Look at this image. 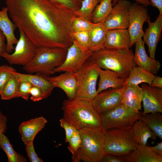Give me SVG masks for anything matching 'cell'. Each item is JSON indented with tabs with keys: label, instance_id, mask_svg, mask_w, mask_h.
Here are the masks:
<instances>
[{
	"label": "cell",
	"instance_id": "6da1fadb",
	"mask_svg": "<svg viewBox=\"0 0 162 162\" xmlns=\"http://www.w3.org/2000/svg\"><path fill=\"white\" fill-rule=\"evenodd\" d=\"M10 17L37 47L67 50L75 11L57 6L49 0H5Z\"/></svg>",
	"mask_w": 162,
	"mask_h": 162
},
{
	"label": "cell",
	"instance_id": "44dd1931",
	"mask_svg": "<svg viewBox=\"0 0 162 162\" xmlns=\"http://www.w3.org/2000/svg\"><path fill=\"white\" fill-rule=\"evenodd\" d=\"M126 83L122 104L128 108L139 111L142 109V89L138 85Z\"/></svg>",
	"mask_w": 162,
	"mask_h": 162
},
{
	"label": "cell",
	"instance_id": "8d00e7d4",
	"mask_svg": "<svg viewBox=\"0 0 162 162\" xmlns=\"http://www.w3.org/2000/svg\"><path fill=\"white\" fill-rule=\"evenodd\" d=\"M49 0L56 5L64 6L74 11H76L80 8L82 0Z\"/></svg>",
	"mask_w": 162,
	"mask_h": 162
},
{
	"label": "cell",
	"instance_id": "f35d334b",
	"mask_svg": "<svg viewBox=\"0 0 162 162\" xmlns=\"http://www.w3.org/2000/svg\"><path fill=\"white\" fill-rule=\"evenodd\" d=\"M59 121L61 126L65 130V142L68 143L74 133L78 130L63 118L60 119Z\"/></svg>",
	"mask_w": 162,
	"mask_h": 162
},
{
	"label": "cell",
	"instance_id": "4fadbf2b",
	"mask_svg": "<svg viewBox=\"0 0 162 162\" xmlns=\"http://www.w3.org/2000/svg\"><path fill=\"white\" fill-rule=\"evenodd\" d=\"M132 4L127 0H119L102 22L107 30L116 29H127L129 25V8Z\"/></svg>",
	"mask_w": 162,
	"mask_h": 162
},
{
	"label": "cell",
	"instance_id": "7a4b0ae2",
	"mask_svg": "<svg viewBox=\"0 0 162 162\" xmlns=\"http://www.w3.org/2000/svg\"><path fill=\"white\" fill-rule=\"evenodd\" d=\"M62 109L63 118L79 130L85 128H101L100 116L92 100L77 97L68 99L64 101Z\"/></svg>",
	"mask_w": 162,
	"mask_h": 162
},
{
	"label": "cell",
	"instance_id": "8fae6325",
	"mask_svg": "<svg viewBox=\"0 0 162 162\" xmlns=\"http://www.w3.org/2000/svg\"><path fill=\"white\" fill-rule=\"evenodd\" d=\"M126 83L122 87L107 89L98 94L92 102L100 115L110 111L122 104L123 94Z\"/></svg>",
	"mask_w": 162,
	"mask_h": 162
},
{
	"label": "cell",
	"instance_id": "1f68e13d",
	"mask_svg": "<svg viewBox=\"0 0 162 162\" xmlns=\"http://www.w3.org/2000/svg\"><path fill=\"white\" fill-rule=\"evenodd\" d=\"M100 0H82L80 8L75 11L76 15L91 21L92 13Z\"/></svg>",
	"mask_w": 162,
	"mask_h": 162
},
{
	"label": "cell",
	"instance_id": "60d3db41",
	"mask_svg": "<svg viewBox=\"0 0 162 162\" xmlns=\"http://www.w3.org/2000/svg\"><path fill=\"white\" fill-rule=\"evenodd\" d=\"M99 162H127L123 156L104 153Z\"/></svg>",
	"mask_w": 162,
	"mask_h": 162
},
{
	"label": "cell",
	"instance_id": "d6986e66",
	"mask_svg": "<svg viewBox=\"0 0 162 162\" xmlns=\"http://www.w3.org/2000/svg\"><path fill=\"white\" fill-rule=\"evenodd\" d=\"M47 122V120L43 116L22 122L19 126V130L24 144L33 141L37 134L44 128Z\"/></svg>",
	"mask_w": 162,
	"mask_h": 162
},
{
	"label": "cell",
	"instance_id": "ba28073f",
	"mask_svg": "<svg viewBox=\"0 0 162 162\" xmlns=\"http://www.w3.org/2000/svg\"><path fill=\"white\" fill-rule=\"evenodd\" d=\"M142 113L140 111L128 108L122 104L112 110L100 115L101 128L106 130L112 128L132 126Z\"/></svg>",
	"mask_w": 162,
	"mask_h": 162
},
{
	"label": "cell",
	"instance_id": "bcb514c9",
	"mask_svg": "<svg viewBox=\"0 0 162 162\" xmlns=\"http://www.w3.org/2000/svg\"><path fill=\"white\" fill-rule=\"evenodd\" d=\"M150 148L158 155L162 157V142L158 143L153 146L149 147Z\"/></svg>",
	"mask_w": 162,
	"mask_h": 162
},
{
	"label": "cell",
	"instance_id": "7bdbcfd3",
	"mask_svg": "<svg viewBox=\"0 0 162 162\" xmlns=\"http://www.w3.org/2000/svg\"><path fill=\"white\" fill-rule=\"evenodd\" d=\"M8 119L6 116L0 111V135L4 134L7 129Z\"/></svg>",
	"mask_w": 162,
	"mask_h": 162
},
{
	"label": "cell",
	"instance_id": "5bb4252c",
	"mask_svg": "<svg viewBox=\"0 0 162 162\" xmlns=\"http://www.w3.org/2000/svg\"><path fill=\"white\" fill-rule=\"evenodd\" d=\"M143 91L142 102L143 111L142 114L162 113V88L152 87L146 83L141 85Z\"/></svg>",
	"mask_w": 162,
	"mask_h": 162
},
{
	"label": "cell",
	"instance_id": "277c9868",
	"mask_svg": "<svg viewBox=\"0 0 162 162\" xmlns=\"http://www.w3.org/2000/svg\"><path fill=\"white\" fill-rule=\"evenodd\" d=\"M79 131L81 145L76 154L71 157L72 161L99 162L104 153L105 130L101 128H85Z\"/></svg>",
	"mask_w": 162,
	"mask_h": 162
},
{
	"label": "cell",
	"instance_id": "9c48e42d",
	"mask_svg": "<svg viewBox=\"0 0 162 162\" xmlns=\"http://www.w3.org/2000/svg\"><path fill=\"white\" fill-rule=\"evenodd\" d=\"M20 38L12 53L5 50L2 52L1 56L10 64L24 66L30 63L34 58L37 47L25 35L23 31L19 29Z\"/></svg>",
	"mask_w": 162,
	"mask_h": 162
},
{
	"label": "cell",
	"instance_id": "7c38bea8",
	"mask_svg": "<svg viewBox=\"0 0 162 162\" xmlns=\"http://www.w3.org/2000/svg\"><path fill=\"white\" fill-rule=\"evenodd\" d=\"M92 53L89 50H83L73 40L72 44L67 49L64 62L61 65L55 68L54 73L62 72L76 73L82 67Z\"/></svg>",
	"mask_w": 162,
	"mask_h": 162
},
{
	"label": "cell",
	"instance_id": "836d02e7",
	"mask_svg": "<svg viewBox=\"0 0 162 162\" xmlns=\"http://www.w3.org/2000/svg\"><path fill=\"white\" fill-rule=\"evenodd\" d=\"M88 31L73 32L70 33L73 40H75L81 48L85 51L88 49Z\"/></svg>",
	"mask_w": 162,
	"mask_h": 162
},
{
	"label": "cell",
	"instance_id": "c3c4849f",
	"mask_svg": "<svg viewBox=\"0 0 162 162\" xmlns=\"http://www.w3.org/2000/svg\"><path fill=\"white\" fill-rule=\"evenodd\" d=\"M119 0H112V4L113 6ZM137 3L142 5L146 7L151 5V3L149 0H134Z\"/></svg>",
	"mask_w": 162,
	"mask_h": 162
},
{
	"label": "cell",
	"instance_id": "8992f818",
	"mask_svg": "<svg viewBox=\"0 0 162 162\" xmlns=\"http://www.w3.org/2000/svg\"><path fill=\"white\" fill-rule=\"evenodd\" d=\"M138 145L134 138L132 126L105 130V153L125 156L132 152Z\"/></svg>",
	"mask_w": 162,
	"mask_h": 162
},
{
	"label": "cell",
	"instance_id": "603a6c76",
	"mask_svg": "<svg viewBox=\"0 0 162 162\" xmlns=\"http://www.w3.org/2000/svg\"><path fill=\"white\" fill-rule=\"evenodd\" d=\"M13 73L16 76L19 82L26 81L40 89L43 93L44 99L50 96L55 88L49 82L46 76L36 74H23L16 72Z\"/></svg>",
	"mask_w": 162,
	"mask_h": 162
},
{
	"label": "cell",
	"instance_id": "ab89813d",
	"mask_svg": "<svg viewBox=\"0 0 162 162\" xmlns=\"http://www.w3.org/2000/svg\"><path fill=\"white\" fill-rule=\"evenodd\" d=\"M27 156L31 162H43V160L38 157L35 152L33 141H30L25 144Z\"/></svg>",
	"mask_w": 162,
	"mask_h": 162
},
{
	"label": "cell",
	"instance_id": "5b68a950",
	"mask_svg": "<svg viewBox=\"0 0 162 162\" xmlns=\"http://www.w3.org/2000/svg\"><path fill=\"white\" fill-rule=\"evenodd\" d=\"M67 52V50L59 47H37L34 58L30 63L23 66V69L28 74L50 76L55 74V68L63 63Z\"/></svg>",
	"mask_w": 162,
	"mask_h": 162
},
{
	"label": "cell",
	"instance_id": "e0dca14e",
	"mask_svg": "<svg viewBox=\"0 0 162 162\" xmlns=\"http://www.w3.org/2000/svg\"><path fill=\"white\" fill-rule=\"evenodd\" d=\"M131 39L127 29H116L107 31L104 48L114 50H125L130 48Z\"/></svg>",
	"mask_w": 162,
	"mask_h": 162
},
{
	"label": "cell",
	"instance_id": "e575fe53",
	"mask_svg": "<svg viewBox=\"0 0 162 162\" xmlns=\"http://www.w3.org/2000/svg\"><path fill=\"white\" fill-rule=\"evenodd\" d=\"M16 71L14 68L6 64L0 66V95L2 90L13 72Z\"/></svg>",
	"mask_w": 162,
	"mask_h": 162
},
{
	"label": "cell",
	"instance_id": "d6a6232c",
	"mask_svg": "<svg viewBox=\"0 0 162 162\" xmlns=\"http://www.w3.org/2000/svg\"><path fill=\"white\" fill-rule=\"evenodd\" d=\"M99 23H93L84 18L76 16L72 20V31L73 32L88 31Z\"/></svg>",
	"mask_w": 162,
	"mask_h": 162
},
{
	"label": "cell",
	"instance_id": "ac0fdd59",
	"mask_svg": "<svg viewBox=\"0 0 162 162\" xmlns=\"http://www.w3.org/2000/svg\"><path fill=\"white\" fill-rule=\"evenodd\" d=\"M135 49L134 60L137 66L141 67L154 75L159 72L161 64L158 60L149 57L147 54L144 43L142 38L137 40L135 43Z\"/></svg>",
	"mask_w": 162,
	"mask_h": 162
},
{
	"label": "cell",
	"instance_id": "ee69618b",
	"mask_svg": "<svg viewBox=\"0 0 162 162\" xmlns=\"http://www.w3.org/2000/svg\"><path fill=\"white\" fill-rule=\"evenodd\" d=\"M6 38L0 28V59L2 52L5 50L6 44L5 43Z\"/></svg>",
	"mask_w": 162,
	"mask_h": 162
},
{
	"label": "cell",
	"instance_id": "7dc6e473",
	"mask_svg": "<svg viewBox=\"0 0 162 162\" xmlns=\"http://www.w3.org/2000/svg\"><path fill=\"white\" fill-rule=\"evenodd\" d=\"M151 5L156 7L159 11L160 14H162V0H149Z\"/></svg>",
	"mask_w": 162,
	"mask_h": 162
},
{
	"label": "cell",
	"instance_id": "f546056e",
	"mask_svg": "<svg viewBox=\"0 0 162 162\" xmlns=\"http://www.w3.org/2000/svg\"><path fill=\"white\" fill-rule=\"evenodd\" d=\"M112 0H100L93 11L92 21L93 23H102L111 12Z\"/></svg>",
	"mask_w": 162,
	"mask_h": 162
},
{
	"label": "cell",
	"instance_id": "d590c367",
	"mask_svg": "<svg viewBox=\"0 0 162 162\" xmlns=\"http://www.w3.org/2000/svg\"><path fill=\"white\" fill-rule=\"evenodd\" d=\"M68 149L72 154L71 157L75 155L81 145V139L79 130H77L69 140Z\"/></svg>",
	"mask_w": 162,
	"mask_h": 162
},
{
	"label": "cell",
	"instance_id": "3957f363",
	"mask_svg": "<svg viewBox=\"0 0 162 162\" xmlns=\"http://www.w3.org/2000/svg\"><path fill=\"white\" fill-rule=\"evenodd\" d=\"M134 56L133 50L130 49L114 50L103 48L92 52L89 58L100 68L114 71L126 79L132 69L137 66Z\"/></svg>",
	"mask_w": 162,
	"mask_h": 162
},
{
	"label": "cell",
	"instance_id": "ffe728a7",
	"mask_svg": "<svg viewBox=\"0 0 162 162\" xmlns=\"http://www.w3.org/2000/svg\"><path fill=\"white\" fill-rule=\"evenodd\" d=\"M7 7L2 8L0 11V28L7 40L5 50L7 52L10 53L14 50V45L16 44L18 40L14 33L17 27L9 19Z\"/></svg>",
	"mask_w": 162,
	"mask_h": 162
},
{
	"label": "cell",
	"instance_id": "52a82bcc",
	"mask_svg": "<svg viewBox=\"0 0 162 162\" xmlns=\"http://www.w3.org/2000/svg\"><path fill=\"white\" fill-rule=\"evenodd\" d=\"M98 68V67L89 58L75 73L77 81L76 97L92 100L97 96Z\"/></svg>",
	"mask_w": 162,
	"mask_h": 162
},
{
	"label": "cell",
	"instance_id": "b9f144b4",
	"mask_svg": "<svg viewBox=\"0 0 162 162\" xmlns=\"http://www.w3.org/2000/svg\"><path fill=\"white\" fill-rule=\"evenodd\" d=\"M29 92L31 95L30 99L33 102H38L44 99V95L42 91L36 86H32Z\"/></svg>",
	"mask_w": 162,
	"mask_h": 162
},
{
	"label": "cell",
	"instance_id": "83f0119b",
	"mask_svg": "<svg viewBox=\"0 0 162 162\" xmlns=\"http://www.w3.org/2000/svg\"><path fill=\"white\" fill-rule=\"evenodd\" d=\"M139 119L142 120L146 123L157 137L160 140L162 139V116L161 113L142 114Z\"/></svg>",
	"mask_w": 162,
	"mask_h": 162
},
{
	"label": "cell",
	"instance_id": "2e32d148",
	"mask_svg": "<svg viewBox=\"0 0 162 162\" xmlns=\"http://www.w3.org/2000/svg\"><path fill=\"white\" fill-rule=\"evenodd\" d=\"M147 22L148 27L145 29L143 40L148 46L150 57L155 59L157 45L161 38L162 14H159L154 22H152L149 20Z\"/></svg>",
	"mask_w": 162,
	"mask_h": 162
},
{
	"label": "cell",
	"instance_id": "cb8c5ba5",
	"mask_svg": "<svg viewBox=\"0 0 162 162\" xmlns=\"http://www.w3.org/2000/svg\"><path fill=\"white\" fill-rule=\"evenodd\" d=\"M123 156L127 162H162V157L154 152L147 146L139 145L130 154Z\"/></svg>",
	"mask_w": 162,
	"mask_h": 162
},
{
	"label": "cell",
	"instance_id": "f6af8a7d",
	"mask_svg": "<svg viewBox=\"0 0 162 162\" xmlns=\"http://www.w3.org/2000/svg\"><path fill=\"white\" fill-rule=\"evenodd\" d=\"M151 86L162 88V77L155 75L152 82Z\"/></svg>",
	"mask_w": 162,
	"mask_h": 162
},
{
	"label": "cell",
	"instance_id": "30bf717a",
	"mask_svg": "<svg viewBox=\"0 0 162 162\" xmlns=\"http://www.w3.org/2000/svg\"><path fill=\"white\" fill-rule=\"evenodd\" d=\"M129 25L128 28L131 39V47L144 33L143 26L150 20L146 7L136 2L132 3L129 8Z\"/></svg>",
	"mask_w": 162,
	"mask_h": 162
},
{
	"label": "cell",
	"instance_id": "4316f807",
	"mask_svg": "<svg viewBox=\"0 0 162 162\" xmlns=\"http://www.w3.org/2000/svg\"><path fill=\"white\" fill-rule=\"evenodd\" d=\"M155 76L147 70L137 66L131 70L125 81L126 82L133 84L138 85L144 83L151 86Z\"/></svg>",
	"mask_w": 162,
	"mask_h": 162
},
{
	"label": "cell",
	"instance_id": "4dcf8cb0",
	"mask_svg": "<svg viewBox=\"0 0 162 162\" xmlns=\"http://www.w3.org/2000/svg\"><path fill=\"white\" fill-rule=\"evenodd\" d=\"M19 82L16 76L13 72L2 90L0 95L1 99L4 100H8L16 98Z\"/></svg>",
	"mask_w": 162,
	"mask_h": 162
},
{
	"label": "cell",
	"instance_id": "9a60e30c",
	"mask_svg": "<svg viewBox=\"0 0 162 162\" xmlns=\"http://www.w3.org/2000/svg\"><path fill=\"white\" fill-rule=\"evenodd\" d=\"M46 78L55 88L62 90L68 99H72L76 97L77 81L75 73L64 72L58 76H46Z\"/></svg>",
	"mask_w": 162,
	"mask_h": 162
},
{
	"label": "cell",
	"instance_id": "f1b7e54d",
	"mask_svg": "<svg viewBox=\"0 0 162 162\" xmlns=\"http://www.w3.org/2000/svg\"><path fill=\"white\" fill-rule=\"evenodd\" d=\"M0 148L6 153L9 162H26V159L14 149L8 137L4 134L0 135Z\"/></svg>",
	"mask_w": 162,
	"mask_h": 162
},
{
	"label": "cell",
	"instance_id": "d4e9b609",
	"mask_svg": "<svg viewBox=\"0 0 162 162\" xmlns=\"http://www.w3.org/2000/svg\"><path fill=\"white\" fill-rule=\"evenodd\" d=\"M107 31L100 22L88 31V49L89 51L93 52L104 48Z\"/></svg>",
	"mask_w": 162,
	"mask_h": 162
},
{
	"label": "cell",
	"instance_id": "484cf974",
	"mask_svg": "<svg viewBox=\"0 0 162 162\" xmlns=\"http://www.w3.org/2000/svg\"><path fill=\"white\" fill-rule=\"evenodd\" d=\"M134 138L139 145L146 146L149 139L156 140L157 136L142 120L136 121L132 126Z\"/></svg>",
	"mask_w": 162,
	"mask_h": 162
},
{
	"label": "cell",
	"instance_id": "7402d4cb",
	"mask_svg": "<svg viewBox=\"0 0 162 162\" xmlns=\"http://www.w3.org/2000/svg\"><path fill=\"white\" fill-rule=\"evenodd\" d=\"M98 71L100 78L97 89L98 94L109 88L122 87L126 83L125 79L114 71L103 70L98 67Z\"/></svg>",
	"mask_w": 162,
	"mask_h": 162
},
{
	"label": "cell",
	"instance_id": "74e56055",
	"mask_svg": "<svg viewBox=\"0 0 162 162\" xmlns=\"http://www.w3.org/2000/svg\"><path fill=\"white\" fill-rule=\"evenodd\" d=\"M32 85L29 82L21 81L19 82L16 98L21 97L26 101L28 100L30 96L29 90Z\"/></svg>",
	"mask_w": 162,
	"mask_h": 162
}]
</instances>
